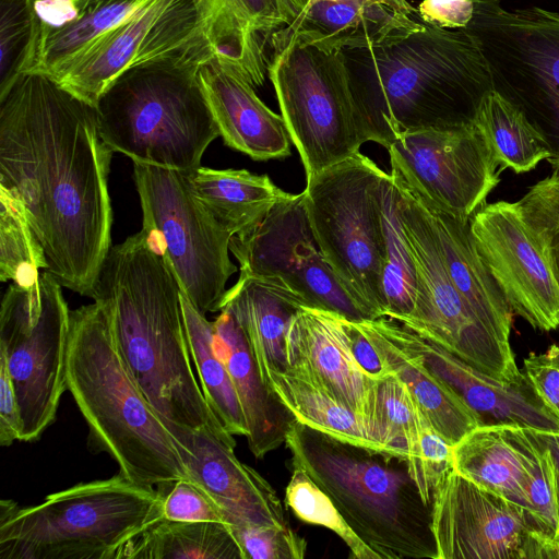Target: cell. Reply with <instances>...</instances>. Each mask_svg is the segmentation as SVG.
Instances as JSON below:
<instances>
[{
  "label": "cell",
  "mask_w": 559,
  "mask_h": 559,
  "mask_svg": "<svg viewBox=\"0 0 559 559\" xmlns=\"http://www.w3.org/2000/svg\"><path fill=\"white\" fill-rule=\"evenodd\" d=\"M22 419L7 362L0 357V445L21 440Z\"/></svg>",
  "instance_id": "c3c4849f"
},
{
  "label": "cell",
  "mask_w": 559,
  "mask_h": 559,
  "mask_svg": "<svg viewBox=\"0 0 559 559\" xmlns=\"http://www.w3.org/2000/svg\"><path fill=\"white\" fill-rule=\"evenodd\" d=\"M180 304L193 366L213 414L231 436H247L245 416L229 371L214 345L213 322L180 292Z\"/></svg>",
  "instance_id": "e575fe53"
},
{
  "label": "cell",
  "mask_w": 559,
  "mask_h": 559,
  "mask_svg": "<svg viewBox=\"0 0 559 559\" xmlns=\"http://www.w3.org/2000/svg\"><path fill=\"white\" fill-rule=\"evenodd\" d=\"M384 258L382 296L384 317L400 321L409 316L416 296V270L399 212V189L386 174L382 191Z\"/></svg>",
  "instance_id": "d590c367"
},
{
  "label": "cell",
  "mask_w": 559,
  "mask_h": 559,
  "mask_svg": "<svg viewBox=\"0 0 559 559\" xmlns=\"http://www.w3.org/2000/svg\"><path fill=\"white\" fill-rule=\"evenodd\" d=\"M207 36L219 56L239 68L254 86L264 83L269 62L264 41L298 16L288 0H207Z\"/></svg>",
  "instance_id": "484cf974"
},
{
  "label": "cell",
  "mask_w": 559,
  "mask_h": 559,
  "mask_svg": "<svg viewBox=\"0 0 559 559\" xmlns=\"http://www.w3.org/2000/svg\"><path fill=\"white\" fill-rule=\"evenodd\" d=\"M343 325L348 347L355 361L370 379L379 382L394 373L383 364L378 352L364 334L357 321L344 318Z\"/></svg>",
  "instance_id": "7dc6e473"
},
{
  "label": "cell",
  "mask_w": 559,
  "mask_h": 559,
  "mask_svg": "<svg viewBox=\"0 0 559 559\" xmlns=\"http://www.w3.org/2000/svg\"><path fill=\"white\" fill-rule=\"evenodd\" d=\"M267 75L307 179L359 152L367 142L343 50H329L280 29Z\"/></svg>",
  "instance_id": "9c48e42d"
},
{
  "label": "cell",
  "mask_w": 559,
  "mask_h": 559,
  "mask_svg": "<svg viewBox=\"0 0 559 559\" xmlns=\"http://www.w3.org/2000/svg\"><path fill=\"white\" fill-rule=\"evenodd\" d=\"M344 318L321 308H299L286 334L287 368L308 378L362 417L381 442L377 427L378 382L355 361L346 340Z\"/></svg>",
  "instance_id": "7402d4cb"
},
{
  "label": "cell",
  "mask_w": 559,
  "mask_h": 559,
  "mask_svg": "<svg viewBox=\"0 0 559 559\" xmlns=\"http://www.w3.org/2000/svg\"><path fill=\"white\" fill-rule=\"evenodd\" d=\"M114 151L96 108L27 73L0 97V189L19 200L57 282L93 299L111 249Z\"/></svg>",
  "instance_id": "6da1fadb"
},
{
  "label": "cell",
  "mask_w": 559,
  "mask_h": 559,
  "mask_svg": "<svg viewBox=\"0 0 559 559\" xmlns=\"http://www.w3.org/2000/svg\"><path fill=\"white\" fill-rule=\"evenodd\" d=\"M229 250L240 274L278 277L302 295L310 307L353 321L369 319L343 288L319 248L304 191L289 193L253 228L233 236Z\"/></svg>",
  "instance_id": "e0dca14e"
},
{
  "label": "cell",
  "mask_w": 559,
  "mask_h": 559,
  "mask_svg": "<svg viewBox=\"0 0 559 559\" xmlns=\"http://www.w3.org/2000/svg\"><path fill=\"white\" fill-rule=\"evenodd\" d=\"M431 515L437 559H559V536L534 512L454 469Z\"/></svg>",
  "instance_id": "5bb4252c"
},
{
  "label": "cell",
  "mask_w": 559,
  "mask_h": 559,
  "mask_svg": "<svg viewBox=\"0 0 559 559\" xmlns=\"http://www.w3.org/2000/svg\"><path fill=\"white\" fill-rule=\"evenodd\" d=\"M317 1H333V2H364L362 0H310L308 4Z\"/></svg>",
  "instance_id": "f5cc1de1"
},
{
  "label": "cell",
  "mask_w": 559,
  "mask_h": 559,
  "mask_svg": "<svg viewBox=\"0 0 559 559\" xmlns=\"http://www.w3.org/2000/svg\"><path fill=\"white\" fill-rule=\"evenodd\" d=\"M47 271L32 287L12 283L0 309V357L7 362L21 419L20 441H35L53 423L67 391L70 312Z\"/></svg>",
  "instance_id": "7c38bea8"
},
{
  "label": "cell",
  "mask_w": 559,
  "mask_h": 559,
  "mask_svg": "<svg viewBox=\"0 0 559 559\" xmlns=\"http://www.w3.org/2000/svg\"><path fill=\"white\" fill-rule=\"evenodd\" d=\"M185 175L197 199L233 236L253 228L289 194L267 175L246 169L200 166Z\"/></svg>",
  "instance_id": "4dcf8cb0"
},
{
  "label": "cell",
  "mask_w": 559,
  "mask_h": 559,
  "mask_svg": "<svg viewBox=\"0 0 559 559\" xmlns=\"http://www.w3.org/2000/svg\"><path fill=\"white\" fill-rule=\"evenodd\" d=\"M214 345L233 380L247 425V443L257 459L285 443L295 420L260 377L247 337L227 309L213 321Z\"/></svg>",
  "instance_id": "cb8c5ba5"
},
{
  "label": "cell",
  "mask_w": 559,
  "mask_h": 559,
  "mask_svg": "<svg viewBox=\"0 0 559 559\" xmlns=\"http://www.w3.org/2000/svg\"><path fill=\"white\" fill-rule=\"evenodd\" d=\"M263 382L295 420L337 440L390 455L367 421L311 380L290 369H267Z\"/></svg>",
  "instance_id": "1f68e13d"
},
{
  "label": "cell",
  "mask_w": 559,
  "mask_h": 559,
  "mask_svg": "<svg viewBox=\"0 0 559 559\" xmlns=\"http://www.w3.org/2000/svg\"><path fill=\"white\" fill-rule=\"evenodd\" d=\"M394 179L417 278L413 311L397 322L499 381H520L525 373L516 365L511 344L501 341L477 318L453 284L429 210Z\"/></svg>",
  "instance_id": "4fadbf2b"
},
{
  "label": "cell",
  "mask_w": 559,
  "mask_h": 559,
  "mask_svg": "<svg viewBox=\"0 0 559 559\" xmlns=\"http://www.w3.org/2000/svg\"><path fill=\"white\" fill-rule=\"evenodd\" d=\"M285 501L302 522L323 526L335 533L355 559H380L352 530L331 498L300 468L293 467Z\"/></svg>",
  "instance_id": "ab89813d"
},
{
  "label": "cell",
  "mask_w": 559,
  "mask_h": 559,
  "mask_svg": "<svg viewBox=\"0 0 559 559\" xmlns=\"http://www.w3.org/2000/svg\"><path fill=\"white\" fill-rule=\"evenodd\" d=\"M428 419L407 385L395 374L377 384V427L389 453L407 461V453Z\"/></svg>",
  "instance_id": "f35d334b"
},
{
  "label": "cell",
  "mask_w": 559,
  "mask_h": 559,
  "mask_svg": "<svg viewBox=\"0 0 559 559\" xmlns=\"http://www.w3.org/2000/svg\"><path fill=\"white\" fill-rule=\"evenodd\" d=\"M40 0H0V97L32 70L39 49Z\"/></svg>",
  "instance_id": "8d00e7d4"
},
{
  "label": "cell",
  "mask_w": 559,
  "mask_h": 559,
  "mask_svg": "<svg viewBox=\"0 0 559 559\" xmlns=\"http://www.w3.org/2000/svg\"><path fill=\"white\" fill-rule=\"evenodd\" d=\"M143 229L162 252L180 292L202 313L221 310L226 283L237 271L233 235L197 199L185 173L133 162Z\"/></svg>",
  "instance_id": "8fae6325"
},
{
  "label": "cell",
  "mask_w": 559,
  "mask_h": 559,
  "mask_svg": "<svg viewBox=\"0 0 559 559\" xmlns=\"http://www.w3.org/2000/svg\"><path fill=\"white\" fill-rule=\"evenodd\" d=\"M423 25L419 19L380 4L317 1L280 31L329 50H345L378 46Z\"/></svg>",
  "instance_id": "4316f807"
},
{
  "label": "cell",
  "mask_w": 559,
  "mask_h": 559,
  "mask_svg": "<svg viewBox=\"0 0 559 559\" xmlns=\"http://www.w3.org/2000/svg\"><path fill=\"white\" fill-rule=\"evenodd\" d=\"M40 269H47V260L21 202L0 189L1 281L32 287L39 281Z\"/></svg>",
  "instance_id": "74e56055"
},
{
  "label": "cell",
  "mask_w": 559,
  "mask_h": 559,
  "mask_svg": "<svg viewBox=\"0 0 559 559\" xmlns=\"http://www.w3.org/2000/svg\"><path fill=\"white\" fill-rule=\"evenodd\" d=\"M243 559H302L307 542L289 525L230 527Z\"/></svg>",
  "instance_id": "7bdbcfd3"
},
{
  "label": "cell",
  "mask_w": 559,
  "mask_h": 559,
  "mask_svg": "<svg viewBox=\"0 0 559 559\" xmlns=\"http://www.w3.org/2000/svg\"><path fill=\"white\" fill-rule=\"evenodd\" d=\"M190 478L216 502L230 527L288 526L272 485L235 454L234 436L209 428L188 429L165 423Z\"/></svg>",
  "instance_id": "ffe728a7"
},
{
  "label": "cell",
  "mask_w": 559,
  "mask_h": 559,
  "mask_svg": "<svg viewBox=\"0 0 559 559\" xmlns=\"http://www.w3.org/2000/svg\"><path fill=\"white\" fill-rule=\"evenodd\" d=\"M163 518V491L120 472L51 493L36 506L0 502V559H119Z\"/></svg>",
  "instance_id": "52a82bcc"
},
{
  "label": "cell",
  "mask_w": 559,
  "mask_h": 559,
  "mask_svg": "<svg viewBox=\"0 0 559 559\" xmlns=\"http://www.w3.org/2000/svg\"><path fill=\"white\" fill-rule=\"evenodd\" d=\"M212 45L133 68L95 108L103 141L132 162L192 171L221 136L199 80Z\"/></svg>",
  "instance_id": "8992f818"
},
{
  "label": "cell",
  "mask_w": 559,
  "mask_h": 559,
  "mask_svg": "<svg viewBox=\"0 0 559 559\" xmlns=\"http://www.w3.org/2000/svg\"><path fill=\"white\" fill-rule=\"evenodd\" d=\"M302 306L310 307L302 295L278 277L240 274L226 290L221 310L230 311L241 326L261 379L267 369H287L286 334Z\"/></svg>",
  "instance_id": "d4e9b609"
},
{
  "label": "cell",
  "mask_w": 559,
  "mask_h": 559,
  "mask_svg": "<svg viewBox=\"0 0 559 559\" xmlns=\"http://www.w3.org/2000/svg\"><path fill=\"white\" fill-rule=\"evenodd\" d=\"M453 468L542 519L559 536V503L551 454L537 430L481 425L453 445Z\"/></svg>",
  "instance_id": "ac0fdd59"
},
{
  "label": "cell",
  "mask_w": 559,
  "mask_h": 559,
  "mask_svg": "<svg viewBox=\"0 0 559 559\" xmlns=\"http://www.w3.org/2000/svg\"><path fill=\"white\" fill-rule=\"evenodd\" d=\"M523 371L538 396L559 418V345L543 353L531 352L523 361Z\"/></svg>",
  "instance_id": "f6af8a7d"
},
{
  "label": "cell",
  "mask_w": 559,
  "mask_h": 559,
  "mask_svg": "<svg viewBox=\"0 0 559 559\" xmlns=\"http://www.w3.org/2000/svg\"><path fill=\"white\" fill-rule=\"evenodd\" d=\"M407 466L423 501L432 507L439 485L454 469L453 445L427 421L407 453Z\"/></svg>",
  "instance_id": "b9f144b4"
},
{
  "label": "cell",
  "mask_w": 559,
  "mask_h": 559,
  "mask_svg": "<svg viewBox=\"0 0 559 559\" xmlns=\"http://www.w3.org/2000/svg\"><path fill=\"white\" fill-rule=\"evenodd\" d=\"M93 300L106 310L131 374L164 423L231 436L194 374L180 287L146 230L111 247Z\"/></svg>",
  "instance_id": "7a4b0ae2"
},
{
  "label": "cell",
  "mask_w": 559,
  "mask_h": 559,
  "mask_svg": "<svg viewBox=\"0 0 559 559\" xmlns=\"http://www.w3.org/2000/svg\"><path fill=\"white\" fill-rule=\"evenodd\" d=\"M163 491V516L174 521L219 522L226 524L223 512L209 493L190 478L157 487Z\"/></svg>",
  "instance_id": "ee69618b"
},
{
  "label": "cell",
  "mask_w": 559,
  "mask_h": 559,
  "mask_svg": "<svg viewBox=\"0 0 559 559\" xmlns=\"http://www.w3.org/2000/svg\"><path fill=\"white\" fill-rule=\"evenodd\" d=\"M483 52L492 90L544 135L559 169V13L533 7L509 11L500 0H475L466 28Z\"/></svg>",
  "instance_id": "30bf717a"
},
{
  "label": "cell",
  "mask_w": 559,
  "mask_h": 559,
  "mask_svg": "<svg viewBox=\"0 0 559 559\" xmlns=\"http://www.w3.org/2000/svg\"><path fill=\"white\" fill-rule=\"evenodd\" d=\"M515 204L559 287V169L530 187Z\"/></svg>",
  "instance_id": "60d3db41"
},
{
  "label": "cell",
  "mask_w": 559,
  "mask_h": 559,
  "mask_svg": "<svg viewBox=\"0 0 559 559\" xmlns=\"http://www.w3.org/2000/svg\"><path fill=\"white\" fill-rule=\"evenodd\" d=\"M202 91L225 144L254 160L290 155V136L281 115L257 95L235 64L213 55L199 68Z\"/></svg>",
  "instance_id": "603a6c76"
},
{
  "label": "cell",
  "mask_w": 559,
  "mask_h": 559,
  "mask_svg": "<svg viewBox=\"0 0 559 559\" xmlns=\"http://www.w3.org/2000/svg\"><path fill=\"white\" fill-rule=\"evenodd\" d=\"M67 389L88 427V444L131 480L165 487L187 472L171 433L131 374L104 307L70 312Z\"/></svg>",
  "instance_id": "277c9868"
},
{
  "label": "cell",
  "mask_w": 559,
  "mask_h": 559,
  "mask_svg": "<svg viewBox=\"0 0 559 559\" xmlns=\"http://www.w3.org/2000/svg\"><path fill=\"white\" fill-rule=\"evenodd\" d=\"M383 364L409 389L433 429L452 445L484 425L480 416L425 362L394 341L378 319L357 321Z\"/></svg>",
  "instance_id": "83f0119b"
},
{
  "label": "cell",
  "mask_w": 559,
  "mask_h": 559,
  "mask_svg": "<svg viewBox=\"0 0 559 559\" xmlns=\"http://www.w3.org/2000/svg\"><path fill=\"white\" fill-rule=\"evenodd\" d=\"M475 12V0H423L417 14L421 22L445 29H464Z\"/></svg>",
  "instance_id": "bcb514c9"
},
{
  "label": "cell",
  "mask_w": 559,
  "mask_h": 559,
  "mask_svg": "<svg viewBox=\"0 0 559 559\" xmlns=\"http://www.w3.org/2000/svg\"><path fill=\"white\" fill-rule=\"evenodd\" d=\"M386 173L360 152L307 179L316 241L369 319L384 317L382 191Z\"/></svg>",
  "instance_id": "ba28073f"
},
{
  "label": "cell",
  "mask_w": 559,
  "mask_h": 559,
  "mask_svg": "<svg viewBox=\"0 0 559 559\" xmlns=\"http://www.w3.org/2000/svg\"><path fill=\"white\" fill-rule=\"evenodd\" d=\"M207 17V0H150L93 44L55 81L95 107L104 92L127 71L212 45Z\"/></svg>",
  "instance_id": "9a60e30c"
},
{
  "label": "cell",
  "mask_w": 559,
  "mask_h": 559,
  "mask_svg": "<svg viewBox=\"0 0 559 559\" xmlns=\"http://www.w3.org/2000/svg\"><path fill=\"white\" fill-rule=\"evenodd\" d=\"M285 445L380 559H437L427 506L407 461L337 440L294 420Z\"/></svg>",
  "instance_id": "5b68a950"
},
{
  "label": "cell",
  "mask_w": 559,
  "mask_h": 559,
  "mask_svg": "<svg viewBox=\"0 0 559 559\" xmlns=\"http://www.w3.org/2000/svg\"><path fill=\"white\" fill-rule=\"evenodd\" d=\"M476 247L511 310L532 328H559V287L515 202L484 204L469 219Z\"/></svg>",
  "instance_id": "d6986e66"
},
{
  "label": "cell",
  "mask_w": 559,
  "mask_h": 559,
  "mask_svg": "<svg viewBox=\"0 0 559 559\" xmlns=\"http://www.w3.org/2000/svg\"><path fill=\"white\" fill-rule=\"evenodd\" d=\"M299 14L309 3L310 0H288Z\"/></svg>",
  "instance_id": "816d5d0a"
},
{
  "label": "cell",
  "mask_w": 559,
  "mask_h": 559,
  "mask_svg": "<svg viewBox=\"0 0 559 559\" xmlns=\"http://www.w3.org/2000/svg\"><path fill=\"white\" fill-rule=\"evenodd\" d=\"M540 439L548 448L554 463L556 485H557V498L559 503V433L538 431Z\"/></svg>",
  "instance_id": "681fc988"
},
{
  "label": "cell",
  "mask_w": 559,
  "mask_h": 559,
  "mask_svg": "<svg viewBox=\"0 0 559 559\" xmlns=\"http://www.w3.org/2000/svg\"><path fill=\"white\" fill-rule=\"evenodd\" d=\"M365 3L380 4L386 7L397 13L419 19L417 9H415L407 0H362Z\"/></svg>",
  "instance_id": "f907efd6"
},
{
  "label": "cell",
  "mask_w": 559,
  "mask_h": 559,
  "mask_svg": "<svg viewBox=\"0 0 559 559\" xmlns=\"http://www.w3.org/2000/svg\"><path fill=\"white\" fill-rule=\"evenodd\" d=\"M473 121L501 170L527 173L552 157L544 135L519 108L493 90L483 97Z\"/></svg>",
  "instance_id": "836d02e7"
},
{
  "label": "cell",
  "mask_w": 559,
  "mask_h": 559,
  "mask_svg": "<svg viewBox=\"0 0 559 559\" xmlns=\"http://www.w3.org/2000/svg\"><path fill=\"white\" fill-rule=\"evenodd\" d=\"M386 150L399 181L462 221H469L500 182L502 170L474 121L402 133Z\"/></svg>",
  "instance_id": "2e32d148"
},
{
  "label": "cell",
  "mask_w": 559,
  "mask_h": 559,
  "mask_svg": "<svg viewBox=\"0 0 559 559\" xmlns=\"http://www.w3.org/2000/svg\"><path fill=\"white\" fill-rule=\"evenodd\" d=\"M343 53L366 140L385 148L402 133L473 122L492 90L485 57L465 29L424 23Z\"/></svg>",
  "instance_id": "3957f363"
},
{
  "label": "cell",
  "mask_w": 559,
  "mask_h": 559,
  "mask_svg": "<svg viewBox=\"0 0 559 559\" xmlns=\"http://www.w3.org/2000/svg\"><path fill=\"white\" fill-rule=\"evenodd\" d=\"M119 559H243V554L227 524L163 516L129 540Z\"/></svg>",
  "instance_id": "d6a6232c"
},
{
  "label": "cell",
  "mask_w": 559,
  "mask_h": 559,
  "mask_svg": "<svg viewBox=\"0 0 559 559\" xmlns=\"http://www.w3.org/2000/svg\"><path fill=\"white\" fill-rule=\"evenodd\" d=\"M424 204L432 216L453 284L477 318L501 341L510 343L514 313L476 247L469 221Z\"/></svg>",
  "instance_id": "f1b7e54d"
},
{
  "label": "cell",
  "mask_w": 559,
  "mask_h": 559,
  "mask_svg": "<svg viewBox=\"0 0 559 559\" xmlns=\"http://www.w3.org/2000/svg\"><path fill=\"white\" fill-rule=\"evenodd\" d=\"M377 319L394 341L445 381L484 425L513 424L559 433V418L538 396L526 374L513 383L499 381L400 322L388 317Z\"/></svg>",
  "instance_id": "44dd1931"
},
{
  "label": "cell",
  "mask_w": 559,
  "mask_h": 559,
  "mask_svg": "<svg viewBox=\"0 0 559 559\" xmlns=\"http://www.w3.org/2000/svg\"><path fill=\"white\" fill-rule=\"evenodd\" d=\"M147 1L70 0L59 23L43 21L39 49L29 73L57 80L93 44Z\"/></svg>",
  "instance_id": "f546056e"
}]
</instances>
